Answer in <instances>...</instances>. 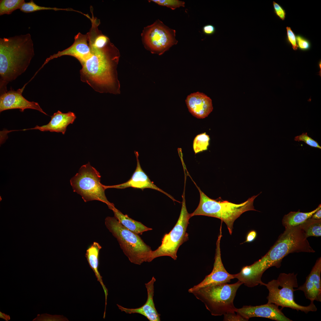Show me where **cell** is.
I'll return each instance as SVG.
<instances>
[{
  "label": "cell",
  "instance_id": "1",
  "mask_svg": "<svg viewBox=\"0 0 321 321\" xmlns=\"http://www.w3.org/2000/svg\"><path fill=\"white\" fill-rule=\"evenodd\" d=\"M91 48V56L81 64V80L99 92L119 93L116 75L120 56L118 50L110 41L103 48Z\"/></svg>",
  "mask_w": 321,
  "mask_h": 321
},
{
  "label": "cell",
  "instance_id": "2",
  "mask_svg": "<svg viewBox=\"0 0 321 321\" xmlns=\"http://www.w3.org/2000/svg\"><path fill=\"white\" fill-rule=\"evenodd\" d=\"M34 55L29 33L0 38V94L7 85L23 73Z\"/></svg>",
  "mask_w": 321,
  "mask_h": 321
},
{
  "label": "cell",
  "instance_id": "3",
  "mask_svg": "<svg viewBox=\"0 0 321 321\" xmlns=\"http://www.w3.org/2000/svg\"><path fill=\"white\" fill-rule=\"evenodd\" d=\"M315 252L300 225L287 227L273 246L257 262L265 271L272 266L279 268L283 259L290 253Z\"/></svg>",
  "mask_w": 321,
  "mask_h": 321
},
{
  "label": "cell",
  "instance_id": "4",
  "mask_svg": "<svg viewBox=\"0 0 321 321\" xmlns=\"http://www.w3.org/2000/svg\"><path fill=\"white\" fill-rule=\"evenodd\" d=\"M195 184L199 191L200 199L198 207L191 214V217L202 215L219 218L225 223L231 235L235 221L242 213L250 210L257 211L254 208V202L261 193L249 198L243 202L237 204L227 201H218L211 199Z\"/></svg>",
  "mask_w": 321,
  "mask_h": 321
},
{
  "label": "cell",
  "instance_id": "5",
  "mask_svg": "<svg viewBox=\"0 0 321 321\" xmlns=\"http://www.w3.org/2000/svg\"><path fill=\"white\" fill-rule=\"evenodd\" d=\"M243 283L238 281L232 284L227 283L203 288L192 292L196 298L203 302L212 315L221 316L236 312L234 300L239 288Z\"/></svg>",
  "mask_w": 321,
  "mask_h": 321
},
{
  "label": "cell",
  "instance_id": "6",
  "mask_svg": "<svg viewBox=\"0 0 321 321\" xmlns=\"http://www.w3.org/2000/svg\"><path fill=\"white\" fill-rule=\"evenodd\" d=\"M105 224L131 262L140 265L144 262H150L152 251L137 234L125 227L114 217H107Z\"/></svg>",
  "mask_w": 321,
  "mask_h": 321
},
{
  "label": "cell",
  "instance_id": "7",
  "mask_svg": "<svg viewBox=\"0 0 321 321\" xmlns=\"http://www.w3.org/2000/svg\"><path fill=\"white\" fill-rule=\"evenodd\" d=\"M297 275L294 273H281L277 279H273L267 284L262 282L261 285L266 286L269 291L267 297V303L274 304L282 308L288 307L306 313L316 311L317 309L313 301H311L307 306L299 305L295 301L294 292L295 289L294 288L298 287Z\"/></svg>",
  "mask_w": 321,
  "mask_h": 321
},
{
  "label": "cell",
  "instance_id": "8",
  "mask_svg": "<svg viewBox=\"0 0 321 321\" xmlns=\"http://www.w3.org/2000/svg\"><path fill=\"white\" fill-rule=\"evenodd\" d=\"M100 178V173L88 162L80 167L70 182L74 192L80 195L85 202L100 201L110 209L114 205L108 201L105 194L106 188L101 183Z\"/></svg>",
  "mask_w": 321,
  "mask_h": 321
},
{
  "label": "cell",
  "instance_id": "9",
  "mask_svg": "<svg viewBox=\"0 0 321 321\" xmlns=\"http://www.w3.org/2000/svg\"><path fill=\"white\" fill-rule=\"evenodd\" d=\"M182 198L180 213L177 223L170 232L164 236L161 245L157 249L152 251L150 262L156 258L164 256L170 257L176 260L179 247L188 240V234L186 230L191 216L186 209L184 193Z\"/></svg>",
  "mask_w": 321,
  "mask_h": 321
},
{
  "label": "cell",
  "instance_id": "10",
  "mask_svg": "<svg viewBox=\"0 0 321 321\" xmlns=\"http://www.w3.org/2000/svg\"><path fill=\"white\" fill-rule=\"evenodd\" d=\"M145 48L152 54L161 55L176 45V31L165 25L159 20L144 27L141 34Z\"/></svg>",
  "mask_w": 321,
  "mask_h": 321
},
{
  "label": "cell",
  "instance_id": "11",
  "mask_svg": "<svg viewBox=\"0 0 321 321\" xmlns=\"http://www.w3.org/2000/svg\"><path fill=\"white\" fill-rule=\"evenodd\" d=\"M221 222L220 232L216 243V248L215 261L212 271L207 275L199 284L193 286L188 290L189 293L200 289L229 282L231 279L235 278V274L228 273L224 267L222 263L220 248V243L222 235Z\"/></svg>",
  "mask_w": 321,
  "mask_h": 321
},
{
  "label": "cell",
  "instance_id": "12",
  "mask_svg": "<svg viewBox=\"0 0 321 321\" xmlns=\"http://www.w3.org/2000/svg\"><path fill=\"white\" fill-rule=\"evenodd\" d=\"M92 54L88 33L86 34L79 33L75 36L74 42L70 46L47 58L37 72L50 61L55 58L64 55L70 56L76 58L82 64L91 56Z\"/></svg>",
  "mask_w": 321,
  "mask_h": 321
},
{
  "label": "cell",
  "instance_id": "13",
  "mask_svg": "<svg viewBox=\"0 0 321 321\" xmlns=\"http://www.w3.org/2000/svg\"><path fill=\"white\" fill-rule=\"evenodd\" d=\"M21 89L15 91L10 89L1 94L0 96V112L9 109H19L23 112L26 109H32L38 111L47 115L40 107L39 104L34 101H29L22 95L26 84Z\"/></svg>",
  "mask_w": 321,
  "mask_h": 321
},
{
  "label": "cell",
  "instance_id": "14",
  "mask_svg": "<svg viewBox=\"0 0 321 321\" xmlns=\"http://www.w3.org/2000/svg\"><path fill=\"white\" fill-rule=\"evenodd\" d=\"M236 312L248 321L254 317L266 318L277 321H292L285 316L278 306L273 303H267L255 306H244L237 309Z\"/></svg>",
  "mask_w": 321,
  "mask_h": 321
},
{
  "label": "cell",
  "instance_id": "15",
  "mask_svg": "<svg viewBox=\"0 0 321 321\" xmlns=\"http://www.w3.org/2000/svg\"><path fill=\"white\" fill-rule=\"evenodd\" d=\"M134 153L137 160V166L135 170L130 179L126 182L122 184L113 185H105L106 188L123 189L132 187L140 189L142 190L145 188H151L160 191L165 194L173 201H177L171 195L157 187L151 181L141 167L139 159L138 152L135 151Z\"/></svg>",
  "mask_w": 321,
  "mask_h": 321
},
{
  "label": "cell",
  "instance_id": "16",
  "mask_svg": "<svg viewBox=\"0 0 321 321\" xmlns=\"http://www.w3.org/2000/svg\"><path fill=\"white\" fill-rule=\"evenodd\" d=\"M321 258L316 261L305 282L297 290L303 292L306 298L311 301H321Z\"/></svg>",
  "mask_w": 321,
  "mask_h": 321
},
{
  "label": "cell",
  "instance_id": "17",
  "mask_svg": "<svg viewBox=\"0 0 321 321\" xmlns=\"http://www.w3.org/2000/svg\"><path fill=\"white\" fill-rule=\"evenodd\" d=\"M156 281L154 277L148 283L145 284L147 293V298L145 303L140 307L135 309L125 308L117 304L119 309L122 311L131 314L137 313L141 314L150 321H160V314L158 313L155 307L153 297L154 293V284Z\"/></svg>",
  "mask_w": 321,
  "mask_h": 321
},
{
  "label": "cell",
  "instance_id": "18",
  "mask_svg": "<svg viewBox=\"0 0 321 321\" xmlns=\"http://www.w3.org/2000/svg\"><path fill=\"white\" fill-rule=\"evenodd\" d=\"M185 103L189 112L198 119L207 117L213 109L211 99L205 94L199 92L188 95Z\"/></svg>",
  "mask_w": 321,
  "mask_h": 321
},
{
  "label": "cell",
  "instance_id": "19",
  "mask_svg": "<svg viewBox=\"0 0 321 321\" xmlns=\"http://www.w3.org/2000/svg\"><path fill=\"white\" fill-rule=\"evenodd\" d=\"M51 117V120L46 125L40 126L36 125L34 128L18 130L36 129L42 131L62 133L64 135L67 126L69 124H73L76 118L75 114L73 112L69 111L67 113H63L59 111L54 113Z\"/></svg>",
  "mask_w": 321,
  "mask_h": 321
},
{
  "label": "cell",
  "instance_id": "20",
  "mask_svg": "<svg viewBox=\"0 0 321 321\" xmlns=\"http://www.w3.org/2000/svg\"><path fill=\"white\" fill-rule=\"evenodd\" d=\"M101 248L102 247L98 243L94 242L86 250L85 257L90 267L95 273L97 281L100 283L103 289L105 297V308H106L108 291L103 283L102 277L98 270L99 265V253Z\"/></svg>",
  "mask_w": 321,
  "mask_h": 321
},
{
  "label": "cell",
  "instance_id": "21",
  "mask_svg": "<svg viewBox=\"0 0 321 321\" xmlns=\"http://www.w3.org/2000/svg\"><path fill=\"white\" fill-rule=\"evenodd\" d=\"M110 209L113 212L114 217L122 225L136 234H141L144 232L152 229L147 227L140 222L130 218L127 215L123 214L114 206Z\"/></svg>",
  "mask_w": 321,
  "mask_h": 321
},
{
  "label": "cell",
  "instance_id": "22",
  "mask_svg": "<svg viewBox=\"0 0 321 321\" xmlns=\"http://www.w3.org/2000/svg\"><path fill=\"white\" fill-rule=\"evenodd\" d=\"M321 208V205L320 204L316 209L309 212H302L300 211V210L297 212H290L284 216L282 220V224L285 227L301 224L311 218L314 213Z\"/></svg>",
  "mask_w": 321,
  "mask_h": 321
},
{
  "label": "cell",
  "instance_id": "23",
  "mask_svg": "<svg viewBox=\"0 0 321 321\" xmlns=\"http://www.w3.org/2000/svg\"><path fill=\"white\" fill-rule=\"evenodd\" d=\"M300 226L307 238L321 236V219H315L311 218Z\"/></svg>",
  "mask_w": 321,
  "mask_h": 321
},
{
  "label": "cell",
  "instance_id": "24",
  "mask_svg": "<svg viewBox=\"0 0 321 321\" xmlns=\"http://www.w3.org/2000/svg\"><path fill=\"white\" fill-rule=\"evenodd\" d=\"M25 2L24 0H1L0 15L11 14L15 10L20 9Z\"/></svg>",
  "mask_w": 321,
  "mask_h": 321
},
{
  "label": "cell",
  "instance_id": "25",
  "mask_svg": "<svg viewBox=\"0 0 321 321\" xmlns=\"http://www.w3.org/2000/svg\"><path fill=\"white\" fill-rule=\"evenodd\" d=\"M210 138L206 133L197 135L194 138L193 148L195 154L207 150L209 145Z\"/></svg>",
  "mask_w": 321,
  "mask_h": 321
},
{
  "label": "cell",
  "instance_id": "26",
  "mask_svg": "<svg viewBox=\"0 0 321 321\" xmlns=\"http://www.w3.org/2000/svg\"><path fill=\"white\" fill-rule=\"evenodd\" d=\"M21 11L26 13H29L36 11L45 10H53L55 11L63 10L66 11L73 10L72 9L59 8L56 7H47L41 6L36 4L32 0L26 2H25L20 8Z\"/></svg>",
  "mask_w": 321,
  "mask_h": 321
},
{
  "label": "cell",
  "instance_id": "27",
  "mask_svg": "<svg viewBox=\"0 0 321 321\" xmlns=\"http://www.w3.org/2000/svg\"><path fill=\"white\" fill-rule=\"evenodd\" d=\"M149 1L153 2L160 6L167 7L172 10L185 7V2L178 0H152Z\"/></svg>",
  "mask_w": 321,
  "mask_h": 321
},
{
  "label": "cell",
  "instance_id": "28",
  "mask_svg": "<svg viewBox=\"0 0 321 321\" xmlns=\"http://www.w3.org/2000/svg\"><path fill=\"white\" fill-rule=\"evenodd\" d=\"M294 140L296 141H303L311 147L321 149V147L317 141L309 137L307 133H303L300 135L296 136Z\"/></svg>",
  "mask_w": 321,
  "mask_h": 321
},
{
  "label": "cell",
  "instance_id": "29",
  "mask_svg": "<svg viewBox=\"0 0 321 321\" xmlns=\"http://www.w3.org/2000/svg\"><path fill=\"white\" fill-rule=\"evenodd\" d=\"M67 319L62 315H51L47 313L38 314L33 321H67Z\"/></svg>",
  "mask_w": 321,
  "mask_h": 321
},
{
  "label": "cell",
  "instance_id": "30",
  "mask_svg": "<svg viewBox=\"0 0 321 321\" xmlns=\"http://www.w3.org/2000/svg\"><path fill=\"white\" fill-rule=\"evenodd\" d=\"M296 39L298 48L300 50L306 51L310 49L311 44L308 40L300 35H296Z\"/></svg>",
  "mask_w": 321,
  "mask_h": 321
},
{
  "label": "cell",
  "instance_id": "31",
  "mask_svg": "<svg viewBox=\"0 0 321 321\" xmlns=\"http://www.w3.org/2000/svg\"><path fill=\"white\" fill-rule=\"evenodd\" d=\"M286 29L287 41L291 45L293 49L296 50L298 48L296 42V35L290 27L287 26Z\"/></svg>",
  "mask_w": 321,
  "mask_h": 321
},
{
  "label": "cell",
  "instance_id": "32",
  "mask_svg": "<svg viewBox=\"0 0 321 321\" xmlns=\"http://www.w3.org/2000/svg\"><path fill=\"white\" fill-rule=\"evenodd\" d=\"M224 321H248L242 316L237 314H235V312H229L224 315Z\"/></svg>",
  "mask_w": 321,
  "mask_h": 321
},
{
  "label": "cell",
  "instance_id": "33",
  "mask_svg": "<svg viewBox=\"0 0 321 321\" xmlns=\"http://www.w3.org/2000/svg\"><path fill=\"white\" fill-rule=\"evenodd\" d=\"M273 5L274 12L282 20H284L286 15L285 10L275 1L273 2Z\"/></svg>",
  "mask_w": 321,
  "mask_h": 321
},
{
  "label": "cell",
  "instance_id": "34",
  "mask_svg": "<svg viewBox=\"0 0 321 321\" xmlns=\"http://www.w3.org/2000/svg\"><path fill=\"white\" fill-rule=\"evenodd\" d=\"M202 30L204 34L210 35L213 34L215 33L216 29L214 26L209 24L204 26L203 27Z\"/></svg>",
  "mask_w": 321,
  "mask_h": 321
},
{
  "label": "cell",
  "instance_id": "35",
  "mask_svg": "<svg viewBox=\"0 0 321 321\" xmlns=\"http://www.w3.org/2000/svg\"><path fill=\"white\" fill-rule=\"evenodd\" d=\"M257 236V233L256 231L252 230L250 231L247 234L246 240L244 242H251L253 241L256 239Z\"/></svg>",
  "mask_w": 321,
  "mask_h": 321
},
{
  "label": "cell",
  "instance_id": "36",
  "mask_svg": "<svg viewBox=\"0 0 321 321\" xmlns=\"http://www.w3.org/2000/svg\"><path fill=\"white\" fill-rule=\"evenodd\" d=\"M315 219L319 220L321 218V209H320L314 213L311 217Z\"/></svg>",
  "mask_w": 321,
  "mask_h": 321
},
{
  "label": "cell",
  "instance_id": "37",
  "mask_svg": "<svg viewBox=\"0 0 321 321\" xmlns=\"http://www.w3.org/2000/svg\"><path fill=\"white\" fill-rule=\"evenodd\" d=\"M0 318L3 319L6 321H8L10 319L9 315L3 313L1 311H0Z\"/></svg>",
  "mask_w": 321,
  "mask_h": 321
}]
</instances>
